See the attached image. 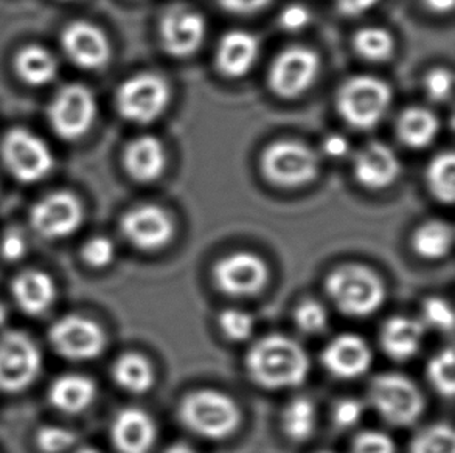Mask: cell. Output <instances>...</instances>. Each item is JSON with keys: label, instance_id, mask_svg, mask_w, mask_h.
Here are the masks:
<instances>
[{"label": "cell", "instance_id": "cell-11", "mask_svg": "<svg viewBox=\"0 0 455 453\" xmlns=\"http://www.w3.org/2000/svg\"><path fill=\"white\" fill-rule=\"evenodd\" d=\"M97 116L93 93L83 84L61 87L49 106V120L56 134L76 140L89 132Z\"/></svg>", "mask_w": 455, "mask_h": 453}, {"label": "cell", "instance_id": "cell-52", "mask_svg": "<svg viewBox=\"0 0 455 453\" xmlns=\"http://www.w3.org/2000/svg\"><path fill=\"white\" fill-rule=\"evenodd\" d=\"M317 453H332V452H326V450H323V452H317Z\"/></svg>", "mask_w": 455, "mask_h": 453}, {"label": "cell", "instance_id": "cell-51", "mask_svg": "<svg viewBox=\"0 0 455 453\" xmlns=\"http://www.w3.org/2000/svg\"><path fill=\"white\" fill-rule=\"evenodd\" d=\"M75 453H100L99 450H95L92 448H83L80 450H76Z\"/></svg>", "mask_w": 455, "mask_h": 453}, {"label": "cell", "instance_id": "cell-49", "mask_svg": "<svg viewBox=\"0 0 455 453\" xmlns=\"http://www.w3.org/2000/svg\"><path fill=\"white\" fill-rule=\"evenodd\" d=\"M164 453H197L195 449L190 448L188 444H185V442H176V444H172L170 448H166L164 450Z\"/></svg>", "mask_w": 455, "mask_h": 453}, {"label": "cell", "instance_id": "cell-33", "mask_svg": "<svg viewBox=\"0 0 455 453\" xmlns=\"http://www.w3.org/2000/svg\"><path fill=\"white\" fill-rule=\"evenodd\" d=\"M409 453H455L454 430L448 424H434L413 436Z\"/></svg>", "mask_w": 455, "mask_h": 453}, {"label": "cell", "instance_id": "cell-24", "mask_svg": "<svg viewBox=\"0 0 455 453\" xmlns=\"http://www.w3.org/2000/svg\"><path fill=\"white\" fill-rule=\"evenodd\" d=\"M425 334L426 328L419 320L396 315L382 325L379 343L388 359L407 362L419 354Z\"/></svg>", "mask_w": 455, "mask_h": 453}, {"label": "cell", "instance_id": "cell-26", "mask_svg": "<svg viewBox=\"0 0 455 453\" xmlns=\"http://www.w3.org/2000/svg\"><path fill=\"white\" fill-rule=\"evenodd\" d=\"M396 132L406 147L423 149L437 139L440 120L429 109L412 106L401 112L396 122Z\"/></svg>", "mask_w": 455, "mask_h": 453}, {"label": "cell", "instance_id": "cell-35", "mask_svg": "<svg viewBox=\"0 0 455 453\" xmlns=\"http://www.w3.org/2000/svg\"><path fill=\"white\" fill-rule=\"evenodd\" d=\"M425 328H431L434 331L451 334L454 330V311L448 301L440 297L426 298L421 306V320Z\"/></svg>", "mask_w": 455, "mask_h": 453}, {"label": "cell", "instance_id": "cell-40", "mask_svg": "<svg viewBox=\"0 0 455 453\" xmlns=\"http://www.w3.org/2000/svg\"><path fill=\"white\" fill-rule=\"evenodd\" d=\"M351 453H396L392 436L379 430H363L351 444Z\"/></svg>", "mask_w": 455, "mask_h": 453}, {"label": "cell", "instance_id": "cell-36", "mask_svg": "<svg viewBox=\"0 0 455 453\" xmlns=\"http://www.w3.org/2000/svg\"><path fill=\"white\" fill-rule=\"evenodd\" d=\"M218 325L222 334L232 342H246L252 338L255 322L251 314L241 309H224L218 317Z\"/></svg>", "mask_w": 455, "mask_h": 453}, {"label": "cell", "instance_id": "cell-38", "mask_svg": "<svg viewBox=\"0 0 455 453\" xmlns=\"http://www.w3.org/2000/svg\"><path fill=\"white\" fill-rule=\"evenodd\" d=\"M76 442L74 430L64 429L58 425H47L36 433V446L43 453H64L72 449Z\"/></svg>", "mask_w": 455, "mask_h": 453}, {"label": "cell", "instance_id": "cell-13", "mask_svg": "<svg viewBox=\"0 0 455 453\" xmlns=\"http://www.w3.org/2000/svg\"><path fill=\"white\" fill-rule=\"evenodd\" d=\"M213 282L222 294L235 298L259 294L269 282V267L251 251H235L213 266Z\"/></svg>", "mask_w": 455, "mask_h": 453}, {"label": "cell", "instance_id": "cell-28", "mask_svg": "<svg viewBox=\"0 0 455 453\" xmlns=\"http://www.w3.org/2000/svg\"><path fill=\"white\" fill-rule=\"evenodd\" d=\"M454 245V228L444 221H427L413 232L412 249L419 258L438 261L450 255Z\"/></svg>", "mask_w": 455, "mask_h": 453}, {"label": "cell", "instance_id": "cell-19", "mask_svg": "<svg viewBox=\"0 0 455 453\" xmlns=\"http://www.w3.org/2000/svg\"><path fill=\"white\" fill-rule=\"evenodd\" d=\"M353 174L369 190H384L400 178L401 162L392 147L381 141H370L353 162Z\"/></svg>", "mask_w": 455, "mask_h": 453}, {"label": "cell", "instance_id": "cell-2", "mask_svg": "<svg viewBox=\"0 0 455 453\" xmlns=\"http://www.w3.org/2000/svg\"><path fill=\"white\" fill-rule=\"evenodd\" d=\"M325 290L339 313L353 319L373 315L386 301V286L381 276L361 264H345L330 272Z\"/></svg>", "mask_w": 455, "mask_h": 453}, {"label": "cell", "instance_id": "cell-34", "mask_svg": "<svg viewBox=\"0 0 455 453\" xmlns=\"http://www.w3.org/2000/svg\"><path fill=\"white\" fill-rule=\"evenodd\" d=\"M454 359L452 348L442 349L440 353L432 357L429 363H427V368H426V376L431 382V385L443 398H452L454 396Z\"/></svg>", "mask_w": 455, "mask_h": 453}, {"label": "cell", "instance_id": "cell-42", "mask_svg": "<svg viewBox=\"0 0 455 453\" xmlns=\"http://www.w3.org/2000/svg\"><path fill=\"white\" fill-rule=\"evenodd\" d=\"M365 405L357 399L345 398L332 407V423L338 429L348 430L363 421Z\"/></svg>", "mask_w": 455, "mask_h": 453}, {"label": "cell", "instance_id": "cell-27", "mask_svg": "<svg viewBox=\"0 0 455 453\" xmlns=\"http://www.w3.org/2000/svg\"><path fill=\"white\" fill-rule=\"evenodd\" d=\"M112 379L124 392L145 394L156 384L153 363L142 354L126 353L120 355L112 365Z\"/></svg>", "mask_w": 455, "mask_h": 453}, {"label": "cell", "instance_id": "cell-3", "mask_svg": "<svg viewBox=\"0 0 455 453\" xmlns=\"http://www.w3.org/2000/svg\"><path fill=\"white\" fill-rule=\"evenodd\" d=\"M178 417L185 429L212 441L234 435L243 421L240 405L234 398L207 388L188 393L179 404Z\"/></svg>", "mask_w": 455, "mask_h": 453}, {"label": "cell", "instance_id": "cell-15", "mask_svg": "<svg viewBox=\"0 0 455 453\" xmlns=\"http://www.w3.org/2000/svg\"><path fill=\"white\" fill-rule=\"evenodd\" d=\"M83 216L84 211L80 199L68 191H58L44 197L33 207L30 222L39 236L62 239L80 228Z\"/></svg>", "mask_w": 455, "mask_h": 453}, {"label": "cell", "instance_id": "cell-46", "mask_svg": "<svg viewBox=\"0 0 455 453\" xmlns=\"http://www.w3.org/2000/svg\"><path fill=\"white\" fill-rule=\"evenodd\" d=\"M322 149L325 155L331 159H344L350 153V141L347 140L344 135H326L325 140L322 143Z\"/></svg>", "mask_w": 455, "mask_h": 453}, {"label": "cell", "instance_id": "cell-14", "mask_svg": "<svg viewBox=\"0 0 455 453\" xmlns=\"http://www.w3.org/2000/svg\"><path fill=\"white\" fill-rule=\"evenodd\" d=\"M207 24L201 12L188 6L166 8L159 19V39L166 53L174 58H188L203 47Z\"/></svg>", "mask_w": 455, "mask_h": 453}, {"label": "cell", "instance_id": "cell-8", "mask_svg": "<svg viewBox=\"0 0 455 453\" xmlns=\"http://www.w3.org/2000/svg\"><path fill=\"white\" fill-rule=\"evenodd\" d=\"M43 371V354L35 340L22 331L0 336V392L30 388Z\"/></svg>", "mask_w": 455, "mask_h": 453}, {"label": "cell", "instance_id": "cell-43", "mask_svg": "<svg viewBox=\"0 0 455 453\" xmlns=\"http://www.w3.org/2000/svg\"><path fill=\"white\" fill-rule=\"evenodd\" d=\"M311 12L307 6L302 4H292L284 8L282 14H280V24L283 27L284 30L300 31L307 28L309 22H311Z\"/></svg>", "mask_w": 455, "mask_h": 453}, {"label": "cell", "instance_id": "cell-50", "mask_svg": "<svg viewBox=\"0 0 455 453\" xmlns=\"http://www.w3.org/2000/svg\"><path fill=\"white\" fill-rule=\"evenodd\" d=\"M6 317H8V309L5 305L0 301V326L5 325Z\"/></svg>", "mask_w": 455, "mask_h": 453}, {"label": "cell", "instance_id": "cell-7", "mask_svg": "<svg viewBox=\"0 0 455 453\" xmlns=\"http://www.w3.org/2000/svg\"><path fill=\"white\" fill-rule=\"evenodd\" d=\"M172 99L165 78L153 72L134 75L118 87L116 105L126 122L149 124L164 115Z\"/></svg>", "mask_w": 455, "mask_h": 453}, {"label": "cell", "instance_id": "cell-30", "mask_svg": "<svg viewBox=\"0 0 455 453\" xmlns=\"http://www.w3.org/2000/svg\"><path fill=\"white\" fill-rule=\"evenodd\" d=\"M317 427V409L311 399H291L282 413V430L291 441H307Z\"/></svg>", "mask_w": 455, "mask_h": 453}, {"label": "cell", "instance_id": "cell-4", "mask_svg": "<svg viewBox=\"0 0 455 453\" xmlns=\"http://www.w3.org/2000/svg\"><path fill=\"white\" fill-rule=\"evenodd\" d=\"M394 99L392 87L371 75H357L345 81L336 97L339 115L353 129L369 131L387 115Z\"/></svg>", "mask_w": 455, "mask_h": 453}, {"label": "cell", "instance_id": "cell-9", "mask_svg": "<svg viewBox=\"0 0 455 453\" xmlns=\"http://www.w3.org/2000/svg\"><path fill=\"white\" fill-rule=\"evenodd\" d=\"M0 154L8 171L25 184L49 176L55 165L49 145L27 129H12L2 140Z\"/></svg>", "mask_w": 455, "mask_h": 453}, {"label": "cell", "instance_id": "cell-21", "mask_svg": "<svg viewBox=\"0 0 455 453\" xmlns=\"http://www.w3.org/2000/svg\"><path fill=\"white\" fill-rule=\"evenodd\" d=\"M259 55V39L252 33L228 31L216 45V68L228 78H241L252 70Z\"/></svg>", "mask_w": 455, "mask_h": 453}, {"label": "cell", "instance_id": "cell-41", "mask_svg": "<svg viewBox=\"0 0 455 453\" xmlns=\"http://www.w3.org/2000/svg\"><path fill=\"white\" fill-rule=\"evenodd\" d=\"M454 89V75L450 68H437L427 72L425 78V91L432 101L444 103L451 99Z\"/></svg>", "mask_w": 455, "mask_h": 453}, {"label": "cell", "instance_id": "cell-31", "mask_svg": "<svg viewBox=\"0 0 455 453\" xmlns=\"http://www.w3.org/2000/svg\"><path fill=\"white\" fill-rule=\"evenodd\" d=\"M427 187L432 196L442 203H454L455 197V157L451 151L440 153L432 159L426 171Z\"/></svg>", "mask_w": 455, "mask_h": 453}, {"label": "cell", "instance_id": "cell-44", "mask_svg": "<svg viewBox=\"0 0 455 453\" xmlns=\"http://www.w3.org/2000/svg\"><path fill=\"white\" fill-rule=\"evenodd\" d=\"M27 253V239L20 232H8L0 242V255L8 263H16Z\"/></svg>", "mask_w": 455, "mask_h": 453}, {"label": "cell", "instance_id": "cell-20", "mask_svg": "<svg viewBox=\"0 0 455 453\" xmlns=\"http://www.w3.org/2000/svg\"><path fill=\"white\" fill-rule=\"evenodd\" d=\"M109 435L118 453H149L157 440V425L147 411L126 407L112 419Z\"/></svg>", "mask_w": 455, "mask_h": 453}, {"label": "cell", "instance_id": "cell-32", "mask_svg": "<svg viewBox=\"0 0 455 453\" xmlns=\"http://www.w3.org/2000/svg\"><path fill=\"white\" fill-rule=\"evenodd\" d=\"M353 47L357 55L365 61H387L394 55L395 39L387 30L379 27H365L356 31L353 37Z\"/></svg>", "mask_w": 455, "mask_h": 453}, {"label": "cell", "instance_id": "cell-17", "mask_svg": "<svg viewBox=\"0 0 455 453\" xmlns=\"http://www.w3.org/2000/svg\"><path fill=\"white\" fill-rule=\"evenodd\" d=\"M373 353L361 336L345 332L336 336L322 351V365L326 371L342 380L361 378L369 371Z\"/></svg>", "mask_w": 455, "mask_h": 453}, {"label": "cell", "instance_id": "cell-16", "mask_svg": "<svg viewBox=\"0 0 455 453\" xmlns=\"http://www.w3.org/2000/svg\"><path fill=\"white\" fill-rule=\"evenodd\" d=\"M120 228L124 239L142 251L160 250L174 236L172 216L153 203L128 210L120 221Z\"/></svg>", "mask_w": 455, "mask_h": 453}, {"label": "cell", "instance_id": "cell-22", "mask_svg": "<svg viewBox=\"0 0 455 453\" xmlns=\"http://www.w3.org/2000/svg\"><path fill=\"white\" fill-rule=\"evenodd\" d=\"M12 298L27 315L39 317L55 305L58 290L53 278L41 270H25L12 284Z\"/></svg>", "mask_w": 455, "mask_h": 453}, {"label": "cell", "instance_id": "cell-6", "mask_svg": "<svg viewBox=\"0 0 455 453\" xmlns=\"http://www.w3.org/2000/svg\"><path fill=\"white\" fill-rule=\"evenodd\" d=\"M261 171L278 187H302L317 178L320 160L313 147L302 141H274L261 154Z\"/></svg>", "mask_w": 455, "mask_h": 453}, {"label": "cell", "instance_id": "cell-5", "mask_svg": "<svg viewBox=\"0 0 455 453\" xmlns=\"http://www.w3.org/2000/svg\"><path fill=\"white\" fill-rule=\"evenodd\" d=\"M369 405L384 423L394 427H409L425 413L426 401L419 386L407 376L378 374L369 385Z\"/></svg>", "mask_w": 455, "mask_h": 453}, {"label": "cell", "instance_id": "cell-48", "mask_svg": "<svg viewBox=\"0 0 455 453\" xmlns=\"http://www.w3.org/2000/svg\"><path fill=\"white\" fill-rule=\"evenodd\" d=\"M423 2L431 12H438V14L452 12L455 4V0H423Z\"/></svg>", "mask_w": 455, "mask_h": 453}, {"label": "cell", "instance_id": "cell-37", "mask_svg": "<svg viewBox=\"0 0 455 453\" xmlns=\"http://www.w3.org/2000/svg\"><path fill=\"white\" fill-rule=\"evenodd\" d=\"M297 328L307 336H319L328 328V311L319 301L307 300L297 306L294 314Z\"/></svg>", "mask_w": 455, "mask_h": 453}, {"label": "cell", "instance_id": "cell-47", "mask_svg": "<svg viewBox=\"0 0 455 453\" xmlns=\"http://www.w3.org/2000/svg\"><path fill=\"white\" fill-rule=\"evenodd\" d=\"M378 4L379 0H336L339 12L347 18L363 16V12H370Z\"/></svg>", "mask_w": 455, "mask_h": 453}, {"label": "cell", "instance_id": "cell-25", "mask_svg": "<svg viewBox=\"0 0 455 453\" xmlns=\"http://www.w3.org/2000/svg\"><path fill=\"white\" fill-rule=\"evenodd\" d=\"M97 398V385L81 374H64L49 386V402L53 409L66 415H80Z\"/></svg>", "mask_w": 455, "mask_h": 453}, {"label": "cell", "instance_id": "cell-18", "mask_svg": "<svg viewBox=\"0 0 455 453\" xmlns=\"http://www.w3.org/2000/svg\"><path fill=\"white\" fill-rule=\"evenodd\" d=\"M61 44L66 55L83 68H103L111 60V44L105 31L86 20L68 25L62 31Z\"/></svg>", "mask_w": 455, "mask_h": 453}, {"label": "cell", "instance_id": "cell-12", "mask_svg": "<svg viewBox=\"0 0 455 453\" xmlns=\"http://www.w3.org/2000/svg\"><path fill=\"white\" fill-rule=\"evenodd\" d=\"M49 340L62 359L74 362L97 359L108 343L103 328L83 315H66L55 322L50 328Z\"/></svg>", "mask_w": 455, "mask_h": 453}, {"label": "cell", "instance_id": "cell-29", "mask_svg": "<svg viewBox=\"0 0 455 453\" xmlns=\"http://www.w3.org/2000/svg\"><path fill=\"white\" fill-rule=\"evenodd\" d=\"M16 70L30 86L49 84L58 74V62L49 50L41 45H27L16 56Z\"/></svg>", "mask_w": 455, "mask_h": 453}, {"label": "cell", "instance_id": "cell-23", "mask_svg": "<svg viewBox=\"0 0 455 453\" xmlns=\"http://www.w3.org/2000/svg\"><path fill=\"white\" fill-rule=\"evenodd\" d=\"M124 165L126 172L137 182H154L165 171V147L154 135H140L124 147Z\"/></svg>", "mask_w": 455, "mask_h": 453}, {"label": "cell", "instance_id": "cell-10", "mask_svg": "<svg viewBox=\"0 0 455 453\" xmlns=\"http://www.w3.org/2000/svg\"><path fill=\"white\" fill-rule=\"evenodd\" d=\"M320 58L313 49L292 45L272 61L267 83L280 99H297L313 86L319 75Z\"/></svg>", "mask_w": 455, "mask_h": 453}, {"label": "cell", "instance_id": "cell-1", "mask_svg": "<svg viewBox=\"0 0 455 453\" xmlns=\"http://www.w3.org/2000/svg\"><path fill=\"white\" fill-rule=\"evenodd\" d=\"M244 363L253 384L272 392L302 385L311 368L302 345L283 334L257 340L247 351Z\"/></svg>", "mask_w": 455, "mask_h": 453}, {"label": "cell", "instance_id": "cell-39", "mask_svg": "<svg viewBox=\"0 0 455 453\" xmlns=\"http://www.w3.org/2000/svg\"><path fill=\"white\" fill-rule=\"evenodd\" d=\"M81 258L92 269H106L116 259V245L109 238L95 236L83 245Z\"/></svg>", "mask_w": 455, "mask_h": 453}, {"label": "cell", "instance_id": "cell-45", "mask_svg": "<svg viewBox=\"0 0 455 453\" xmlns=\"http://www.w3.org/2000/svg\"><path fill=\"white\" fill-rule=\"evenodd\" d=\"M222 10L234 14H252L263 10L274 0H216Z\"/></svg>", "mask_w": 455, "mask_h": 453}]
</instances>
